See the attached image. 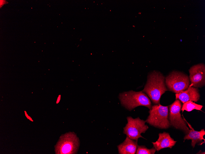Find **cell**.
Instances as JSON below:
<instances>
[{
  "instance_id": "9a60e30c",
  "label": "cell",
  "mask_w": 205,
  "mask_h": 154,
  "mask_svg": "<svg viewBox=\"0 0 205 154\" xmlns=\"http://www.w3.org/2000/svg\"><path fill=\"white\" fill-rule=\"evenodd\" d=\"M197 154H205V153L204 152H202L201 151H199V152H198V153H197Z\"/></svg>"
},
{
  "instance_id": "ba28073f",
  "label": "cell",
  "mask_w": 205,
  "mask_h": 154,
  "mask_svg": "<svg viewBox=\"0 0 205 154\" xmlns=\"http://www.w3.org/2000/svg\"><path fill=\"white\" fill-rule=\"evenodd\" d=\"M189 79L191 85L189 86L201 88L205 85V68L203 64L193 66L189 69Z\"/></svg>"
},
{
  "instance_id": "7a4b0ae2",
  "label": "cell",
  "mask_w": 205,
  "mask_h": 154,
  "mask_svg": "<svg viewBox=\"0 0 205 154\" xmlns=\"http://www.w3.org/2000/svg\"><path fill=\"white\" fill-rule=\"evenodd\" d=\"M119 98L122 105L130 111L138 106H144L149 109L152 106L150 99L142 91L124 92L119 94Z\"/></svg>"
},
{
  "instance_id": "7c38bea8",
  "label": "cell",
  "mask_w": 205,
  "mask_h": 154,
  "mask_svg": "<svg viewBox=\"0 0 205 154\" xmlns=\"http://www.w3.org/2000/svg\"><path fill=\"white\" fill-rule=\"evenodd\" d=\"M137 141L130 139L127 136L124 141L118 146L120 154H135L138 146Z\"/></svg>"
},
{
  "instance_id": "8fae6325",
  "label": "cell",
  "mask_w": 205,
  "mask_h": 154,
  "mask_svg": "<svg viewBox=\"0 0 205 154\" xmlns=\"http://www.w3.org/2000/svg\"><path fill=\"white\" fill-rule=\"evenodd\" d=\"M183 118L190 128L189 133L186 134L184 137V141L186 140H191V145L193 148L195 147L196 144L199 145H201L203 143L202 140H204L205 141V139L203 138V136L205 135L204 129H203L199 131H195L184 117Z\"/></svg>"
},
{
  "instance_id": "5bb4252c",
  "label": "cell",
  "mask_w": 205,
  "mask_h": 154,
  "mask_svg": "<svg viewBox=\"0 0 205 154\" xmlns=\"http://www.w3.org/2000/svg\"><path fill=\"white\" fill-rule=\"evenodd\" d=\"M157 151L155 148L153 147L149 149L147 148L145 146L138 145L136 151V154H154Z\"/></svg>"
},
{
  "instance_id": "52a82bcc",
  "label": "cell",
  "mask_w": 205,
  "mask_h": 154,
  "mask_svg": "<svg viewBox=\"0 0 205 154\" xmlns=\"http://www.w3.org/2000/svg\"><path fill=\"white\" fill-rule=\"evenodd\" d=\"M58 144V150L63 154H74L78 149L79 141L75 133H70L64 136Z\"/></svg>"
},
{
  "instance_id": "3957f363",
  "label": "cell",
  "mask_w": 205,
  "mask_h": 154,
  "mask_svg": "<svg viewBox=\"0 0 205 154\" xmlns=\"http://www.w3.org/2000/svg\"><path fill=\"white\" fill-rule=\"evenodd\" d=\"M168 106H162L160 104L152 106L145 122L160 129L168 128L171 125L168 120Z\"/></svg>"
},
{
  "instance_id": "8992f818",
  "label": "cell",
  "mask_w": 205,
  "mask_h": 154,
  "mask_svg": "<svg viewBox=\"0 0 205 154\" xmlns=\"http://www.w3.org/2000/svg\"><path fill=\"white\" fill-rule=\"evenodd\" d=\"M182 107L181 101L178 99L169 106L168 120L171 125L177 129L183 131L188 134L189 129L186 122L181 116L180 111Z\"/></svg>"
},
{
  "instance_id": "30bf717a",
  "label": "cell",
  "mask_w": 205,
  "mask_h": 154,
  "mask_svg": "<svg viewBox=\"0 0 205 154\" xmlns=\"http://www.w3.org/2000/svg\"><path fill=\"white\" fill-rule=\"evenodd\" d=\"M177 141L172 138L168 132H164L159 134V137L155 142H152L153 147L157 151L163 148H171L175 145Z\"/></svg>"
},
{
  "instance_id": "5b68a950",
  "label": "cell",
  "mask_w": 205,
  "mask_h": 154,
  "mask_svg": "<svg viewBox=\"0 0 205 154\" xmlns=\"http://www.w3.org/2000/svg\"><path fill=\"white\" fill-rule=\"evenodd\" d=\"M127 123L123 128V133L131 139L137 141L140 137L144 138L141 135L145 133L148 129L145 124V121L138 117L133 118L131 116L127 117Z\"/></svg>"
},
{
  "instance_id": "277c9868",
  "label": "cell",
  "mask_w": 205,
  "mask_h": 154,
  "mask_svg": "<svg viewBox=\"0 0 205 154\" xmlns=\"http://www.w3.org/2000/svg\"><path fill=\"white\" fill-rule=\"evenodd\" d=\"M165 83L168 90L178 93L188 88L189 77L182 73L173 71L165 78Z\"/></svg>"
},
{
  "instance_id": "9c48e42d",
  "label": "cell",
  "mask_w": 205,
  "mask_h": 154,
  "mask_svg": "<svg viewBox=\"0 0 205 154\" xmlns=\"http://www.w3.org/2000/svg\"><path fill=\"white\" fill-rule=\"evenodd\" d=\"M175 96L176 99H179L183 103L189 101L197 102L200 97L198 89L190 86L187 89L176 93Z\"/></svg>"
},
{
  "instance_id": "6da1fadb",
  "label": "cell",
  "mask_w": 205,
  "mask_h": 154,
  "mask_svg": "<svg viewBox=\"0 0 205 154\" xmlns=\"http://www.w3.org/2000/svg\"><path fill=\"white\" fill-rule=\"evenodd\" d=\"M168 90L164 76L160 72L154 71L148 75L142 91L147 94L153 104L158 105L160 104L161 96Z\"/></svg>"
},
{
  "instance_id": "4fadbf2b",
  "label": "cell",
  "mask_w": 205,
  "mask_h": 154,
  "mask_svg": "<svg viewBox=\"0 0 205 154\" xmlns=\"http://www.w3.org/2000/svg\"><path fill=\"white\" fill-rule=\"evenodd\" d=\"M203 106L197 104L192 101H189L183 103L181 108V110L183 112L184 110L190 112L194 109L201 110Z\"/></svg>"
}]
</instances>
